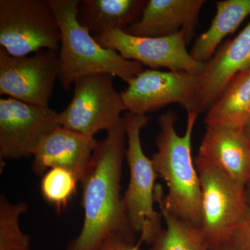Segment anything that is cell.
I'll use <instances>...</instances> for the list:
<instances>
[{"mask_svg":"<svg viewBox=\"0 0 250 250\" xmlns=\"http://www.w3.org/2000/svg\"><path fill=\"white\" fill-rule=\"evenodd\" d=\"M126 139L123 119L108 130L106 138L98 143L81 183L83 226L65 250H99L112 235L134 233L121 195Z\"/></svg>","mask_w":250,"mask_h":250,"instance_id":"1","label":"cell"},{"mask_svg":"<svg viewBox=\"0 0 250 250\" xmlns=\"http://www.w3.org/2000/svg\"><path fill=\"white\" fill-rule=\"evenodd\" d=\"M187 113L182 136L176 130L178 116L175 112H166L158 119L160 131L156 139L157 152L152 161L158 177L165 181L167 192L165 195L161 184H156L155 199L172 214L200 228L201 187L191 151L194 126L200 113Z\"/></svg>","mask_w":250,"mask_h":250,"instance_id":"2","label":"cell"},{"mask_svg":"<svg viewBox=\"0 0 250 250\" xmlns=\"http://www.w3.org/2000/svg\"><path fill=\"white\" fill-rule=\"evenodd\" d=\"M49 2L62 32L59 80L64 90L67 91L83 77L98 74H108L128 83L145 70L140 62L103 47L79 22L80 0H49Z\"/></svg>","mask_w":250,"mask_h":250,"instance_id":"3","label":"cell"},{"mask_svg":"<svg viewBox=\"0 0 250 250\" xmlns=\"http://www.w3.org/2000/svg\"><path fill=\"white\" fill-rule=\"evenodd\" d=\"M127 140L125 157L129 181L123 202L131 230L149 246L162 229V215L154 208L157 173L152 159L145 154L141 133L150 118L127 111L123 117Z\"/></svg>","mask_w":250,"mask_h":250,"instance_id":"4","label":"cell"},{"mask_svg":"<svg viewBox=\"0 0 250 250\" xmlns=\"http://www.w3.org/2000/svg\"><path fill=\"white\" fill-rule=\"evenodd\" d=\"M62 32L49 0H0V47L14 57L58 52Z\"/></svg>","mask_w":250,"mask_h":250,"instance_id":"5","label":"cell"},{"mask_svg":"<svg viewBox=\"0 0 250 250\" xmlns=\"http://www.w3.org/2000/svg\"><path fill=\"white\" fill-rule=\"evenodd\" d=\"M201 187V229L210 250L230 244L249 209L246 188L216 167L195 157Z\"/></svg>","mask_w":250,"mask_h":250,"instance_id":"6","label":"cell"},{"mask_svg":"<svg viewBox=\"0 0 250 250\" xmlns=\"http://www.w3.org/2000/svg\"><path fill=\"white\" fill-rule=\"evenodd\" d=\"M113 78L108 74H98L77 80L71 102L59 113L61 125L94 137L99 131H107L123 121L121 113L126 109Z\"/></svg>","mask_w":250,"mask_h":250,"instance_id":"7","label":"cell"},{"mask_svg":"<svg viewBox=\"0 0 250 250\" xmlns=\"http://www.w3.org/2000/svg\"><path fill=\"white\" fill-rule=\"evenodd\" d=\"M121 92L126 111L137 114L178 104L188 112L200 113V75L185 71L144 70Z\"/></svg>","mask_w":250,"mask_h":250,"instance_id":"8","label":"cell"},{"mask_svg":"<svg viewBox=\"0 0 250 250\" xmlns=\"http://www.w3.org/2000/svg\"><path fill=\"white\" fill-rule=\"evenodd\" d=\"M59 69L56 51L42 49L14 57L0 47V94L30 104L49 106Z\"/></svg>","mask_w":250,"mask_h":250,"instance_id":"9","label":"cell"},{"mask_svg":"<svg viewBox=\"0 0 250 250\" xmlns=\"http://www.w3.org/2000/svg\"><path fill=\"white\" fill-rule=\"evenodd\" d=\"M62 126L59 113L49 106L0 99V161L33 156L41 140L51 130Z\"/></svg>","mask_w":250,"mask_h":250,"instance_id":"10","label":"cell"},{"mask_svg":"<svg viewBox=\"0 0 250 250\" xmlns=\"http://www.w3.org/2000/svg\"><path fill=\"white\" fill-rule=\"evenodd\" d=\"M103 47L116 50L125 59L135 61L152 70L166 67L201 75L206 64L192 57L187 49L184 31L166 37H138L124 30H112L93 36Z\"/></svg>","mask_w":250,"mask_h":250,"instance_id":"11","label":"cell"},{"mask_svg":"<svg viewBox=\"0 0 250 250\" xmlns=\"http://www.w3.org/2000/svg\"><path fill=\"white\" fill-rule=\"evenodd\" d=\"M98 143L93 136L57 126L41 140L33 155L31 169L39 177L50 169H65L82 183Z\"/></svg>","mask_w":250,"mask_h":250,"instance_id":"12","label":"cell"},{"mask_svg":"<svg viewBox=\"0 0 250 250\" xmlns=\"http://www.w3.org/2000/svg\"><path fill=\"white\" fill-rule=\"evenodd\" d=\"M197 157L239 187L250 182V143L243 127L207 126Z\"/></svg>","mask_w":250,"mask_h":250,"instance_id":"13","label":"cell"},{"mask_svg":"<svg viewBox=\"0 0 250 250\" xmlns=\"http://www.w3.org/2000/svg\"><path fill=\"white\" fill-rule=\"evenodd\" d=\"M205 3V0H148L141 18L125 31L138 37L158 38L183 31L190 43Z\"/></svg>","mask_w":250,"mask_h":250,"instance_id":"14","label":"cell"},{"mask_svg":"<svg viewBox=\"0 0 250 250\" xmlns=\"http://www.w3.org/2000/svg\"><path fill=\"white\" fill-rule=\"evenodd\" d=\"M250 67V22L206 64L200 75V113L208 111L233 77Z\"/></svg>","mask_w":250,"mask_h":250,"instance_id":"15","label":"cell"},{"mask_svg":"<svg viewBox=\"0 0 250 250\" xmlns=\"http://www.w3.org/2000/svg\"><path fill=\"white\" fill-rule=\"evenodd\" d=\"M147 0H80L79 22L93 36L125 30L142 16Z\"/></svg>","mask_w":250,"mask_h":250,"instance_id":"16","label":"cell"},{"mask_svg":"<svg viewBox=\"0 0 250 250\" xmlns=\"http://www.w3.org/2000/svg\"><path fill=\"white\" fill-rule=\"evenodd\" d=\"M215 4L216 14L209 28L197 38L190 52L195 60L204 63L213 58L222 41L250 16V0H224Z\"/></svg>","mask_w":250,"mask_h":250,"instance_id":"17","label":"cell"},{"mask_svg":"<svg viewBox=\"0 0 250 250\" xmlns=\"http://www.w3.org/2000/svg\"><path fill=\"white\" fill-rule=\"evenodd\" d=\"M250 119V67L233 77L206 115L207 126L243 127Z\"/></svg>","mask_w":250,"mask_h":250,"instance_id":"18","label":"cell"},{"mask_svg":"<svg viewBox=\"0 0 250 250\" xmlns=\"http://www.w3.org/2000/svg\"><path fill=\"white\" fill-rule=\"evenodd\" d=\"M166 228L158 233L147 250H210L200 227L178 218L155 199Z\"/></svg>","mask_w":250,"mask_h":250,"instance_id":"19","label":"cell"},{"mask_svg":"<svg viewBox=\"0 0 250 250\" xmlns=\"http://www.w3.org/2000/svg\"><path fill=\"white\" fill-rule=\"evenodd\" d=\"M28 208L26 202L14 203L1 194L0 250H31V236L23 232L20 225V219Z\"/></svg>","mask_w":250,"mask_h":250,"instance_id":"20","label":"cell"},{"mask_svg":"<svg viewBox=\"0 0 250 250\" xmlns=\"http://www.w3.org/2000/svg\"><path fill=\"white\" fill-rule=\"evenodd\" d=\"M78 179L70 171L52 168L42 177L41 190L42 197L57 211L66 208L72 197L76 194Z\"/></svg>","mask_w":250,"mask_h":250,"instance_id":"21","label":"cell"},{"mask_svg":"<svg viewBox=\"0 0 250 250\" xmlns=\"http://www.w3.org/2000/svg\"><path fill=\"white\" fill-rule=\"evenodd\" d=\"M143 243L134 233H118L106 238L99 250H141Z\"/></svg>","mask_w":250,"mask_h":250,"instance_id":"22","label":"cell"},{"mask_svg":"<svg viewBox=\"0 0 250 250\" xmlns=\"http://www.w3.org/2000/svg\"><path fill=\"white\" fill-rule=\"evenodd\" d=\"M229 245L234 250H250V208L235 230Z\"/></svg>","mask_w":250,"mask_h":250,"instance_id":"23","label":"cell"},{"mask_svg":"<svg viewBox=\"0 0 250 250\" xmlns=\"http://www.w3.org/2000/svg\"><path fill=\"white\" fill-rule=\"evenodd\" d=\"M243 128H244L245 132H246L247 137H248V139L249 140L250 143V119L249 121L247 122L246 125H244V126H243Z\"/></svg>","mask_w":250,"mask_h":250,"instance_id":"24","label":"cell"},{"mask_svg":"<svg viewBox=\"0 0 250 250\" xmlns=\"http://www.w3.org/2000/svg\"><path fill=\"white\" fill-rule=\"evenodd\" d=\"M246 195L247 201H248V207L250 208V182L246 187Z\"/></svg>","mask_w":250,"mask_h":250,"instance_id":"25","label":"cell"},{"mask_svg":"<svg viewBox=\"0 0 250 250\" xmlns=\"http://www.w3.org/2000/svg\"><path fill=\"white\" fill-rule=\"evenodd\" d=\"M213 250H234L231 248V246L230 245H227V246H224L222 247H220V248H216V249H214Z\"/></svg>","mask_w":250,"mask_h":250,"instance_id":"26","label":"cell"}]
</instances>
